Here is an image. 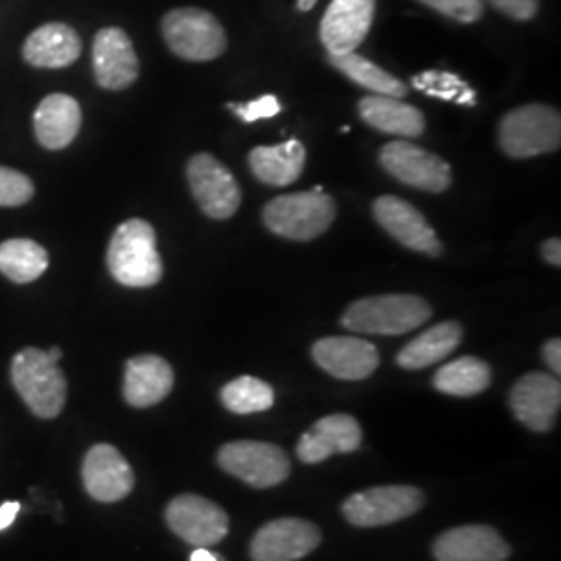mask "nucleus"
Masks as SVG:
<instances>
[{"label": "nucleus", "mask_w": 561, "mask_h": 561, "mask_svg": "<svg viewBox=\"0 0 561 561\" xmlns=\"http://www.w3.org/2000/svg\"><path fill=\"white\" fill-rule=\"evenodd\" d=\"M382 169L410 187L442 194L451 185V167L412 141H389L381 150Z\"/></svg>", "instance_id": "obj_10"}, {"label": "nucleus", "mask_w": 561, "mask_h": 561, "mask_svg": "<svg viewBox=\"0 0 561 561\" xmlns=\"http://www.w3.org/2000/svg\"><path fill=\"white\" fill-rule=\"evenodd\" d=\"M20 502H7L0 505V530H7L20 514Z\"/></svg>", "instance_id": "obj_38"}, {"label": "nucleus", "mask_w": 561, "mask_h": 561, "mask_svg": "<svg viewBox=\"0 0 561 561\" xmlns=\"http://www.w3.org/2000/svg\"><path fill=\"white\" fill-rule=\"evenodd\" d=\"M360 445V422L350 414H331L301 435L296 454L304 463H319L335 454H352Z\"/></svg>", "instance_id": "obj_20"}, {"label": "nucleus", "mask_w": 561, "mask_h": 561, "mask_svg": "<svg viewBox=\"0 0 561 561\" xmlns=\"http://www.w3.org/2000/svg\"><path fill=\"white\" fill-rule=\"evenodd\" d=\"M187 181L202 210L217 221L231 219L241 204V190L233 173L213 154L201 152L187 162Z\"/></svg>", "instance_id": "obj_9"}, {"label": "nucleus", "mask_w": 561, "mask_h": 561, "mask_svg": "<svg viewBox=\"0 0 561 561\" xmlns=\"http://www.w3.org/2000/svg\"><path fill=\"white\" fill-rule=\"evenodd\" d=\"M92 62L96 83L111 92L134 85L140 76V60L134 44L121 27H104L96 34Z\"/></svg>", "instance_id": "obj_17"}, {"label": "nucleus", "mask_w": 561, "mask_h": 561, "mask_svg": "<svg viewBox=\"0 0 561 561\" xmlns=\"http://www.w3.org/2000/svg\"><path fill=\"white\" fill-rule=\"evenodd\" d=\"M542 358L547 362V366L551 368V373L556 377H560L561 373V341L549 340L542 345Z\"/></svg>", "instance_id": "obj_36"}, {"label": "nucleus", "mask_w": 561, "mask_h": 561, "mask_svg": "<svg viewBox=\"0 0 561 561\" xmlns=\"http://www.w3.org/2000/svg\"><path fill=\"white\" fill-rule=\"evenodd\" d=\"M81 127L80 102L67 94H50L34 113L36 138L48 150H62L78 138Z\"/></svg>", "instance_id": "obj_23"}, {"label": "nucleus", "mask_w": 561, "mask_h": 561, "mask_svg": "<svg viewBox=\"0 0 561 561\" xmlns=\"http://www.w3.org/2000/svg\"><path fill=\"white\" fill-rule=\"evenodd\" d=\"M162 38L173 55L192 62H206L227 50V34L219 20L196 7L173 9L162 18Z\"/></svg>", "instance_id": "obj_6"}, {"label": "nucleus", "mask_w": 561, "mask_h": 561, "mask_svg": "<svg viewBox=\"0 0 561 561\" xmlns=\"http://www.w3.org/2000/svg\"><path fill=\"white\" fill-rule=\"evenodd\" d=\"M337 215L335 201L322 187L310 192L285 194L264 206V225L279 238L312 241L333 225Z\"/></svg>", "instance_id": "obj_4"}, {"label": "nucleus", "mask_w": 561, "mask_h": 561, "mask_svg": "<svg viewBox=\"0 0 561 561\" xmlns=\"http://www.w3.org/2000/svg\"><path fill=\"white\" fill-rule=\"evenodd\" d=\"M48 268V252L34 240H7L0 243V273L13 283L41 279Z\"/></svg>", "instance_id": "obj_29"}, {"label": "nucleus", "mask_w": 561, "mask_h": 561, "mask_svg": "<svg viewBox=\"0 0 561 561\" xmlns=\"http://www.w3.org/2000/svg\"><path fill=\"white\" fill-rule=\"evenodd\" d=\"M542 259L553 264V266H560L561 264V241L558 238H551V240L545 241L541 248Z\"/></svg>", "instance_id": "obj_37"}, {"label": "nucleus", "mask_w": 561, "mask_h": 561, "mask_svg": "<svg viewBox=\"0 0 561 561\" xmlns=\"http://www.w3.org/2000/svg\"><path fill=\"white\" fill-rule=\"evenodd\" d=\"M500 146L512 159H533L561 146L560 111L547 104H526L500 123Z\"/></svg>", "instance_id": "obj_5"}, {"label": "nucleus", "mask_w": 561, "mask_h": 561, "mask_svg": "<svg viewBox=\"0 0 561 561\" xmlns=\"http://www.w3.org/2000/svg\"><path fill=\"white\" fill-rule=\"evenodd\" d=\"M433 385L445 396L472 398L491 385V368L481 358L463 356L442 366L433 377Z\"/></svg>", "instance_id": "obj_27"}, {"label": "nucleus", "mask_w": 561, "mask_h": 561, "mask_svg": "<svg viewBox=\"0 0 561 561\" xmlns=\"http://www.w3.org/2000/svg\"><path fill=\"white\" fill-rule=\"evenodd\" d=\"M317 4V0H298V11L306 13V11H312Z\"/></svg>", "instance_id": "obj_40"}, {"label": "nucleus", "mask_w": 561, "mask_h": 561, "mask_svg": "<svg viewBox=\"0 0 561 561\" xmlns=\"http://www.w3.org/2000/svg\"><path fill=\"white\" fill-rule=\"evenodd\" d=\"M329 62L341 71L345 78L366 88L368 92H375L379 96H391V99H403L408 94V88L403 81L387 73L373 60L364 59L356 53L347 55H329Z\"/></svg>", "instance_id": "obj_28"}, {"label": "nucleus", "mask_w": 561, "mask_h": 561, "mask_svg": "<svg viewBox=\"0 0 561 561\" xmlns=\"http://www.w3.org/2000/svg\"><path fill=\"white\" fill-rule=\"evenodd\" d=\"M219 466L227 474L254 486L271 489L289 477L291 463L275 443L231 442L222 445Z\"/></svg>", "instance_id": "obj_8"}, {"label": "nucleus", "mask_w": 561, "mask_h": 561, "mask_svg": "<svg viewBox=\"0 0 561 561\" xmlns=\"http://www.w3.org/2000/svg\"><path fill=\"white\" fill-rule=\"evenodd\" d=\"M412 85L424 92L426 96H435L442 101H454L458 104H474V90L461 81L456 73L447 71H424L414 76Z\"/></svg>", "instance_id": "obj_31"}, {"label": "nucleus", "mask_w": 561, "mask_h": 561, "mask_svg": "<svg viewBox=\"0 0 561 561\" xmlns=\"http://www.w3.org/2000/svg\"><path fill=\"white\" fill-rule=\"evenodd\" d=\"M358 113L366 125L389 136L421 138L426 129V121L421 111L412 104L401 102V99L373 94L358 102Z\"/></svg>", "instance_id": "obj_24"}, {"label": "nucleus", "mask_w": 561, "mask_h": 561, "mask_svg": "<svg viewBox=\"0 0 561 561\" xmlns=\"http://www.w3.org/2000/svg\"><path fill=\"white\" fill-rule=\"evenodd\" d=\"M34 198V183L21 171L0 167V206H23Z\"/></svg>", "instance_id": "obj_32"}, {"label": "nucleus", "mask_w": 561, "mask_h": 561, "mask_svg": "<svg viewBox=\"0 0 561 561\" xmlns=\"http://www.w3.org/2000/svg\"><path fill=\"white\" fill-rule=\"evenodd\" d=\"M222 405L233 414H254L273 408L275 391L256 377H240L221 389Z\"/></svg>", "instance_id": "obj_30"}, {"label": "nucleus", "mask_w": 561, "mask_h": 561, "mask_svg": "<svg viewBox=\"0 0 561 561\" xmlns=\"http://www.w3.org/2000/svg\"><path fill=\"white\" fill-rule=\"evenodd\" d=\"M373 213L382 229L401 245L433 259L442 254V241L435 229L410 202L401 201L398 196H381L373 204Z\"/></svg>", "instance_id": "obj_15"}, {"label": "nucleus", "mask_w": 561, "mask_h": 561, "mask_svg": "<svg viewBox=\"0 0 561 561\" xmlns=\"http://www.w3.org/2000/svg\"><path fill=\"white\" fill-rule=\"evenodd\" d=\"M81 479L88 495L102 503L125 500L136 484L129 461L121 456L117 447L108 443H99L85 454L81 466Z\"/></svg>", "instance_id": "obj_13"}, {"label": "nucleus", "mask_w": 561, "mask_h": 561, "mask_svg": "<svg viewBox=\"0 0 561 561\" xmlns=\"http://www.w3.org/2000/svg\"><path fill=\"white\" fill-rule=\"evenodd\" d=\"M422 503L424 495L421 489L408 484H389L350 495L341 510L350 524L360 528H375L414 516L421 510Z\"/></svg>", "instance_id": "obj_7"}, {"label": "nucleus", "mask_w": 561, "mask_h": 561, "mask_svg": "<svg viewBox=\"0 0 561 561\" xmlns=\"http://www.w3.org/2000/svg\"><path fill=\"white\" fill-rule=\"evenodd\" d=\"M321 530L301 518H279L264 524L250 545L252 561H298L321 545Z\"/></svg>", "instance_id": "obj_12"}, {"label": "nucleus", "mask_w": 561, "mask_h": 561, "mask_svg": "<svg viewBox=\"0 0 561 561\" xmlns=\"http://www.w3.org/2000/svg\"><path fill=\"white\" fill-rule=\"evenodd\" d=\"M419 2L460 23H474L481 20L484 11L482 0H419Z\"/></svg>", "instance_id": "obj_33"}, {"label": "nucleus", "mask_w": 561, "mask_h": 561, "mask_svg": "<svg viewBox=\"0 0 561 561\" xmlns=\"http://www.w3.org/2000/svg\"><path fill=\"white\" fill-rule=\"evenodd\" d=\"M510 545L493 526L468 524L458 526L433 545L437 561H505L510 558Z\"/></svg>", "instance_id": "obj_19"}, {"label": "nucleus", "mask_w": 561, "mask_h": 561, "mask_svg": "<svg viewBox=\"0 0 561 561\" xmlns=\"http://www.w3.org/2000/svg\"><path fill=\"white\" fill-rule=\"evenodd\" d=\"M11 381L30 412L38 419H57L67 401V379L48 352L25 347L11 362Z\"/></svg>", "instance_id": "obj_3"}, {"label": "nucleus", "mask_w": 561, "mask_h": 561, "mask_svg": "<svg viewBox=\"0 0 561 561\" xmlns=\"http://www.w3.org/2000/svg\"><path fill=\"white\" fill-rule=\"evenodd\" d=\"M497 11L516 21L533 20L539 13V0H489Z\"/></svg>", "instance_id": "obj_35"}, {"label": "nucleus", "mask_w": 561, "mask_h": 561, "mask_svg": "<svg viewBox=\"0 0 561 561\" xmlns=\"http://www.w3.org/2000/svg\"><path fill=\"white\" fill-rule=\"evenodd\" d=\"M252 173L266 185L287 187L300 180L306 167V148L300 140L283 141L279 146H259L248 157Z\"/></svg>", "instance_id": "obj_25"}, {"label": "nucleus", "mask_w": 561, "mask_h": 561, "mask_svg": "<svg viewBox=\"0 0 561 561\" xmlns=\"http://www.w3.org/2000/svg\"><path fill=\"white\" fill-rule=\"evenodd\" d=\"M312 358L335 379H368L381 364L379 350L358 337H324L312 345Z\"/></svg>", "instance_id": "obj_18"}, {"label": "nucleus", "mask_w": 561, "mask_h": 561, "mask_svg": "<svg viewBox=\"0 0 561 561\" xmlns=\"http://www.w3.org/2000/svg\"><path fill=\"white\" fill-rule=\"evenodd\" d=\"M173 382L175 375L169 362L154 354H144L127 360L123 396L134 408H150L171 393Z\"/></svg>", "instance_id": "obj_21"}, {"label": "nucleus", "mask_w": 561, "mask_h": 561, "mask_svg": "<svg viewBox=\"0 0 561 561\" xmlns=\"http://www.w3.org/2000/svg\"><path fill=\"white\" fill-rule=\"evenodd\" d=\"M377 0H331L321 21V42L329 55L356 53L375 21Z\"/></svg>", "instance_id": "obj_16"}, {"label": "nucleus", "mask_w": 561, "mask_h": 561, "mask_svg": "<svg viewBox=\"0 0 561 561\" xmlns=\"http://www.w3.org/2000/svg\"><path fill=\"white\" fill-rule=\"evenodd\" d=\"M463 329L460 322L445 321L426 329L416 340L410 341L400 354L398 364L405 370H422L445 360L460 345Z\"/></svg>", "instance_id": "obj_26"}, {"label": "nucleus", "mask_w": 561, "mask_h": 561, "mask_svg": "<svg viewBox=\"0 0 561 561\" xmlns=\"http://www.w3.org/2000/svg\"><path fill=\"white\" fill-rule=\"evenodd\" d=\"M106 264L113 279L125 287H152L162 279V261L157 250V233L150 222L129 219L113 233Z\"/></svg>", "instance_id": "obj_1"}, {"label": "nucleus", "mask_w": 561, "mask_h": 561, "mask_svg": "<svg viewBox=\"0 0 561 561\" xmlns=\"http://www.w3.org/2000/svg\"><path fill=\"white\" fill-rule=\"evenodd\" d=\"M80 55V36L67 23H44L23 44V59L38 69H65Z\"/></svg>", "instance_id": "obj_22"}, {"label": "nucleus", "mask_w": 561, "mask_h": 561, "mask_svg": "<svg viewBox=\"0 0 561 561\" xmlns=\"http://www.w3.org/2000/svg\"><path fill=\"white\" fill-rule=\"evenodd\" d=\"M510 405L524 426L547 433L558 421L561 408V382L553 375L528 373L512 387Z\"/></svg>", "instance_id": "obj_14"}, {"label": "nucleus", "mask_w": 561, "mask_h": 561, "mask_svg": "<svg viewBox=\"0 0 561 561\" xmlns=\"http://www.w3.org/2000/svg\"><path fill=\"white\" fill-rule=\"evenodd\" d=\"M433 308L410 294L373 296L354 301L341 317V324L364 335H403L431 321Z\"/></svg>", "instance_id": "obj_2"}, {"label": "nucleus", "mask_w": 561, "mask_h": 561, "mask_svg": "<svg viewBox=\"0 0 561 561\" xmlns=\"http://www.w3.org/2000/svg\"><path fill=\"white\" fill-rule=\"evenodd\" d=\"M48 356H50L55 362H60V358H62V350L55 345V347H50V350H48Z\"/></svg>", "instance_id": "obj_41"}, {"label": "nucleus", "mask_w": 561, "mask_h": 561, "mask_svg": "<svg viewBox=\"0 0 561 561\" xmlns=\"http://www.w3.org/2000/svg\"><path fill=\"white\" fill-rule=\"evenodd\" d=\"M164 518L180 539L198 547L217 545L229 533V516L225 510L194 493H185L169 503Z\"/></svg>", "instance_id": "obj_11"}, {"label": "nucleus", "mask_w": 561, "mask_h": 561, "mask_svg": "<svg viewBox=\"0 0 561 561\" xmlns=\"http://www.w3.org/2000/svg\"><path fill=\"white\" fill-rule=\"evenodd\" d=\"M190 561H219L217 560V556H213L206 547H198L194 553H192V558Z\"/></svg>", "instance_id": "obj_39"}, {"label": "nucleus", "mask_w": 561, "mask_h": 561, "mask_svg": "<svg viewBox=\"0 0 561 561\" xmlns=\"http://www.w3.org/2000/svg\"><path fill=\"white\" fill-rule=\"evenodd\" d=\"M243 123H254V121L271 119L280 113V104L277 96L266 94L259 101L248 102V104H227Z\"/></svg>", "instance_id": "obj_34"}]
</instances>
